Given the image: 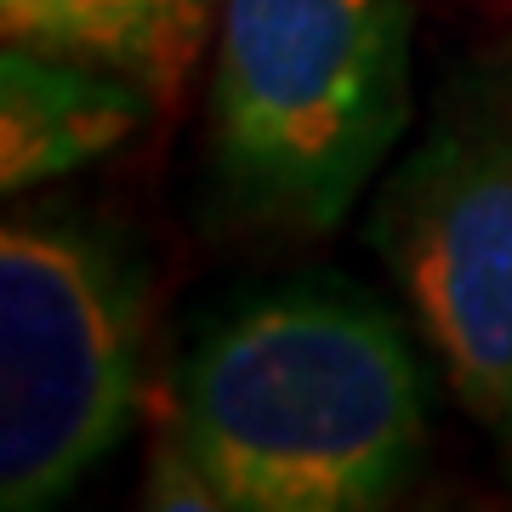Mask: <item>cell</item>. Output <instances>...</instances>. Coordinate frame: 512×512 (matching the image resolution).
<instances>
[{
    "instance_id": "obj_1",
    "label": "cell",
    "mask_w": 512,
    "mask_h": 512,
    "mask_svg": "<svg viewBox=\"0 0 512 512\" xmlns=\"http://www.w3.org/2000/svg\"><path fill=\"white\" fill-rule=\"evenodd\" d=\"M165 421L228 512H370L421 461L427 382L370 291L285 279L188 342Z\"/></svg>"
},
{
    "instance_id": "obj_2",
    "label": "cell",
    "mask_w": 512,
    "mask_h": 512,
    "mask_svg": "<svg viewBox=\"0 0 512 512\" xmlns=\"http://www.w3.org/2000/svg\"><path fill=\"white\" fill-rule=\"evenodd\" d=\"M410 0H222L211 154L279 234H336L416 114Z\"/></svg>"
},
{
    "instance_id": "obj_3",
    "label": "cell",
    "mask_w": 512,
    "mask_h": 512,
    "mask_svg": "<svg viewBox=\"0 0 512 512\" xmlns=\"http://www.w3.org/2000/svg\"><path fill=\"white\" fill-rule=\"evenodd\" d=\"M143 410V262L109 222L23 205L0 228V507L69 501Z\"/></svg>"
},
{
    "instance_id": "obj_4",
    "label": "cell",
    "mask_w": 512,
    "mask_h": 512,
    "mask_svg": "<svg viewBox=\"0 0 512 512\" xmlns=\"http://www.w3.org/2000/svg\"><path fill=\"white\" fill-rule=\"evenodd\" d=\"M370 239L450 393L512 461V86H461L393 165Z\"/></svg>"
},
{
    "instance_id": "obj_5",
    "label": "cell",
    "mask_w": 512,
    "mask_h": 512,
    "mask_svg": "<svg viewBox=\"0 0 512 512\" xmlns=\"http://www.w3.org/2000/svg\"><path fill=\"white\" fill-rule=\"evenodd\" d=\"M160 109L143 86L74 57L0 52V188L35 194L131 143Z\"/></svg>"
},
{
    "instance_id": "obj_6",
    "label": "cell",
    "mask_w": 512,
    "mask_h": 512,
    "mask_svg": "<svg viewBox=\"0 0 512 512\" xmlns=\"http://www.w3.org/2000/svg\"><path fill=\"white\" fill-rule=\"evenodd\" d=\"M222 0H0L6 46L109 69L171 109L217 40Z\"/></svg>"
},
{
    "instance_id": "obj_7",
    "label": "cell",
    "mask_w": 512,
    "mask_h": 512,
    "mask_svg": "<svg viewBox=\"0 0 512 512\" xmlns=\"http://www.w3.org/2000/svg\"><path fill=\"white\" fill-rule=\"evenodd\" d=\"M143 501L148 507H205V512H228L222 507L217 484L205 478V467L188 456V444L177 439V427L165 421L154 450H148V473H143Z\"/></svg>"
}]
</instances>
